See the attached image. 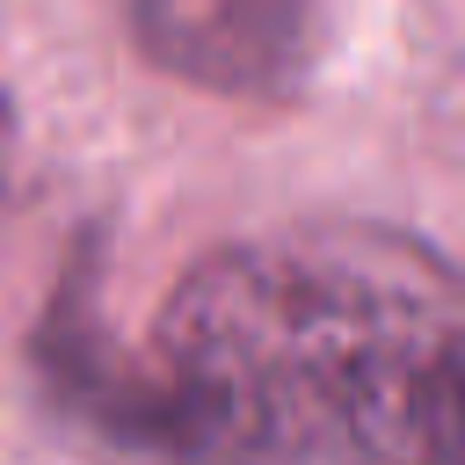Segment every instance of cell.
Wrapping results in <instances>:
<instances>
[{
	"label": "cell",
	"instance_id": "obj_2",
	"mask_svg": "<svg viewBox=\"0 0 465 465\" xmlns=\"http://www.w3.org/2000/svg\"><path fill=\"white\" fill-rule=\"evenodd\" d=\"M131 44L182 87L283 102L320 58V0H131Z\"/></svg>",
	"mask_w": 465,
	"mask_h": 465
},
{
	"label": "cell",
	"instance_id": "obj_3",
	"mask_svg": "<svg viewBox=\"0 0 465 465\" xmlns=\"http://www.w3.org/2000/svg\"><path fill=\"white\" fill-rule=\"evenodd\" d=\"M7 167H15V94L0 80V189H7Z\"/></svg>",
	"mask_w": 465,
	"mask_h": 465
},
{
	"label": "cell",
	"instance_id": "obj_1",
	"mask_svg": "<svg viewBox=\"0 0 465 465\" xmlns=\"http://www.w3.org/2000/svg\"><path fill=\"white\" fill-rule=\"evenodd\" d=\"M138 363L160 465H465V276L392 225L196 254Z\"/></svg>",
	"mask_w": 465,
	"mask_h": 465
}]
</instances>
